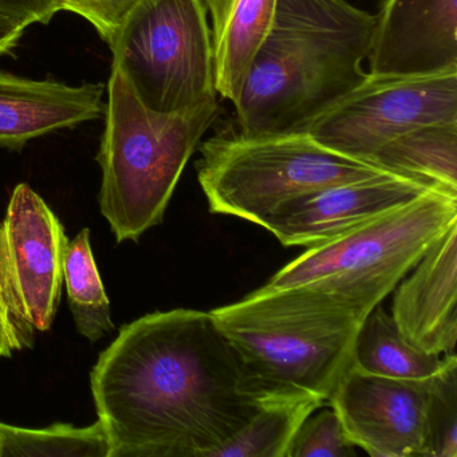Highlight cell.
<instances>
[{
	"instance_id": "4",
	"label": "cell",
	"mask_w": 457,
	"mask_h": 457,
	"mask_svg": "<svg viewBox=\"0 0 457 457\" xmlns=\"http://www.w3.org/2000/svg\"><path fill=\"white\" fill-rule=\"evenodd\" d=\"M108 98L97 154L103 170L98 205L117 243L138 242L164 220L179 180L220 106L211 98L186 111H151L116 68Z\"/></svg>"
},
{
	"instance_id": "6",
	"label": "cell",
	"mask_w": 457,
	"mask_h": 457,
	"mask_svg": "<svg viewBox=\"0 0 457 457\" xmlns=\"http://www.w3.org/2000/svg\"><path fill=\"white\" fill-rule=\"evenodd\" d=\"M456 220L457 197L432 189L338 239L307 248L262 288L312 286L373 310Z\"/></svg>"
},
{
	"instance_id": "22",
	"label": "cell",
	"mask_w": 457,
	"mask_h": 457,
	"mask_svg": "<svg viewBox=\"0 0 457 457\" xmlns=\"http://www.w3.org/2000/svg\"><path fill=\"white\" fill-rule=\"evenodd\" d=\"M334 409L312 413L296 430L286 457H350L355 456Z\"/></svg>"
},
{
	"instance_id": "8",
	"label": "cell",
	"mask_w": 457,
	"mask_h": 457,
	"mask_svg": "<svg viewBox=\"0 0 457 457\" xmlns=\"http://www.w3.org/2000/svg\"><path fill=\"white\" fill-rule=\"evenodd\" d=\"M457 122V71L429 76L370 74L315 117L306 132L345 156L369 162L382 145L425 125Z\"/></svg>"
},
{
	"instance_id": "11",
	"label": "cell",
	"mask_w": 457,
	"mask_h": 457,
	"mask_svg": "<svg viewBox=\"0 0 457 457\" xmlns=\"http://www.w3.org/2000/svg\"><path fill=\"white\" fill-rule=\"evenodd\" d=\"M429 191L419 181L382 173L301 195L277 208L262 227L286 247H318Z\"/></svg>"
},
{
	"instance_id": "21",
	"label": "cell",
	"mask_w": 457,
	"mask_h": 457,
	"mask_svg": "<svg viewBox=\"0 0 457 457\" xmlns=\"http://www.w3.org/2000/svg\"><path fill=\"white\" fill-rule=\"evenodd\" d=\"M427 440L424 457H457V358L446 354L445 365L428 379Z\"/></svg>"
},
{
	"instance_id": "23",
	"label": "cell",
	"mask_w": 457,
	"mask_h": 457,
	"mask_svg": "<svg viewBox=\"0 0 457 457\" xmlns=\"http://www.w3.org/2000/svg\"><path fill=\"white\" fill-rule=\"evenodd\" d=\"M55 12H69L87 20L109 45L116 41L130 12L143 0H52Z\"/></svg>"
},
{
	"instance_id": "27",
	"label": "cell",
	"mask_w": 457,
	"mask_h": 457,
	"mask_svg": "<svg viewBox=\"0 0 457 457\" xmlns=\"http://www.w3.org/2000/svg\"><path fill=\"white\" fill-rule=\"evenodd\" d=\"M0 457H2V436H0Z\"/></svg>"
},
{
	"instance_id": "10",
	"label": "cell",
	"mask_w": 457,
	"mask_h": 457,
	"mask_svg": "<svg viewBox=\"0 0 457 457\" xmlns=\"http://www.w3.org/2000/svg\"><path fill=\"white\" fill-rule=\"evenodd\" d=\"M429 385L350 366L328 403L350 443L373 457H424Z\"/></svg>"
},
{
	"instance_id": "15",
	"label": "cell",
	"mask_w": 457,
	"mask_h": 457,
	"mask_svg": "<svg viewBox=\"0 0 457 457\" xmlns=\"http://www.w3.org/2000/svg\"><path fill=\"white\" fill-rule=\"evenodd\" d=\"M203 2L212 20L216 92L235 106L256 52L271 28L278 0Z\"/></svg>"
},
{
	"instance_id": "17",
	"label": "cell",
	"mask_w": 457,
	"mask_h": 457,
	"mask_svg": "<svg viewBox=\"0 0 457 457\" xmlns=\"http://www.w3.org/2000/svg\"><path fill=\"white\" fill-rule=\"evenodd\" d=\"M445 361L446 354L443 357L411 346L381 304L366 315L355 337L353 365L374 376L425 381L436 376Z\"/></svg>"
},
{
	"instance_id": "14",
	"label": "cell",
	"mask_w": 457,
	"mask_h": 457,
	"mask_svg": "<svg viewBox=\"0 0 457 457\" xmlns=\"http://www.w3.org/2000/svg\"><path fill=\"white\" fill-rule=\"evenodd\" d=\"M104 92L103 84L71 87L0 71V148L22 151L34 138L97 120Z\"/></svg>"
},
{
	"instance_id": "9",
	"label": "cell",
	"mask_w": 457,
	"mask_h": 457,
	"mask_svg": "<svg viewBox=\"0 0 457 457\" xmlns=\"http://www.w3.org/2000/svg\"><path fill=\"white\" fill-rule=\"evenodd\" d=\"M68 242L46 202L28 184L15 187L0 221V286L28 349L54 322Z\"/></svg>"
},
{
	"instance_id": "19",
	"label": "cell",
	"mask_w": 457,
	"mask_h": 457,
	"mask_svg": "<svg viewBox=\"0 0 457 457\" xmlns=\"http://www.w3.org/2000/svg\"><path fill=\"white\" fill-rule=\"evenodd\" d=\"M325 403L320 397H304L267 403L211 457H286L302 422Z\"/></svg>"
},
{
	"instance_id": "16",
	"label": "cell",
	"mask_w": 457,
	"mask_h": 457,
	"mask_svg": "<svg viewBox=\"0 0 457 457\" xmlns=\"http://www.w3.org/2000/svg\"><path fill=\"white\" fill-rule=\"evenodd\" d=\"M369 162L457 197V122L409 130L382 145Z\"/></svg>"
},
{
	"instance_id": "3",
	"label": "cell",
	"mask_w": 457,
	"mask_h": 457,
	"mask_svg": "<svg viewBox=\"0 0 457 457\" xmlns=\"http://www.w3.org/2000/svg\"><path fill=\"white\" fill-rule=\"evenodd\" d=\"M370 312L301 285L259 288L211 312L272 400L320 397L328 403L353 365L355 337Z\"/></svg>"
},
{
	"instance_id": "1",
	"label": "cell",
	"mask_w": 457,
	"mask_h": 457,
	"mask_svg": "<svg viewBox=\"0 0 457 457\" xmlns=\"http://www.w3.org/2000/svg\"><path fill=\"white\" fill-rule=\"evenodd\" d=\"M108 457H211L275 403L212 312L176 309L120 328L90 371Z\"/></svg>"
},
{
	"instance_id": "13",
	"label": "cell",
	"mask_w": 457,
	"mask_h": 457,
	"mask_svg": "<svg viewBox=\"0 0 457 457\" xmlns=\"http://www.w3.org/2000/svg\"><path fill=\"white\" fill-rule=\"evenodd\" d=\"M398 283L392 317L403 338L422 352L454 353L457 341V220Z\"/></svg>"
},
{
	"instance_id": "25",
	"label": "cell",
	"mask_w": 457,
	"mask_h": 457,
	"mask_svg": "<svg viewBox=\"0 0 457 457\" xmlns=\"http://www.w3.org/2000/svg\"><path fill=\"white\" fill-rule=\"evenodd\" d=\"M23 349H28L25 339L0 286V358L12 357L15 352Z\"/></svg>"
},
{
	"instance_id": "2",
	"label": "cell",
	"mask_w": 457,
	"mask_h": 457,
	"mask_svg": "<svg viewBox=\"0 0 457 457\" xmlns=\"http://www.w3.org/2000/svg\"><path fill=\"white\" fill-rule=\"evenodd\" d=\"M374 26L347 0H278L235 105L239 132H304L368 79Z\"/></svg>"
},
{
	"instance_id": "18",
	"label": "cell",
	"mask_w": 457,
	"mask_h": 457,
	"mask_svg": "<svg viewBox=\"0 0 457 457\" xmlns=\"http://www.w3.org/2000/svg\"><path fill=\"white\" fill-rule=\"evenodd\" d=\"M63 283L79 336L97 342L114 330L111 301L93 255L89 228H82L66 245Z\"/></svg>"
},
{
	"instance_id": "20",
	"label": "cell",
	"mask_w": 457,
	"mask_h": 457,
	"mask_svg": "<svg viewBox=\"0 0 457 457\" xmlns=\"http://www.w3.org/2000/svg\"><path fill=\"white\" fill-rule=\"evenodd\" d=\"M2 457H108L109 446L101 422L77 428L50 425L41 429L0 422Z\"/></svg>"
},
{
	"instance_id": "7",
	"label": "cell",
	"mask_w": 457,
	"mask_h": 457,
	"mask_svg": "<svg viewBox=\"0 0 457 457\" xmlns=\"http://www.w3.org/2000/svg\"><path fill=\"white\" fill-rule=\"evenodd\" d=\"M111 50L113 68L151 111H186L218 96L203 0H143Z\"/></svg>"
},
{
	"instance_id": "12",
	"label": "cell",
	"mask_w": 457,
	"mask_h": 457,
	"mask_svg": "<svg viewBox=\"0 0 457 457\" xmlns=\"http://www.w3.org/2000/svg\"><path fill=\"white\" fill-rule=\"evenodd\" d=\"M366 61L384 76L457 71V0H384Z\"/></svg>"
},
{
	"instance_id": "26",
	"label": "cell",
	"mask_w": 457,
	"mask_h": 457,
	"mask_svg": "<svg viewBox=\"0 0 457 457\" xmlns=\"http://www.w3.org/2000/svg\"><path fill=\"white\" fill-rule=\"evenodd\" d=\"M0 4L20 10L36 18L37 23L47 25L57 12L52 0H0Z\"/></svg>"
},
{
	"instance_id": "5",
	"label": "cell",
	"mask_w": 457,
	"mask_h": 457,
	"mask_svg": "<svg viewBox=\"0 0 457 457\" xmlns=\"http://www.w3.org/2000/svg\"><path fill=\"white\" fill-rule=\"evenodd\" d=\"M197 179L208 207L262 226L277 208L323 187L382 175L365 160L320 145L309 132L216 133L199 145Z\"/></svg>"
},
{
	"instance_id": "24",
	"label": "cell",
	"mask_w": 457,
	"mask_h": 457,
	"mask_svg": "<svg viewBox=\"0 0 457 457\" xmlns=\"http://www.w3.org/2000/svg\"><path fill=\"white\" fill-rule=\"evenodd\" d=\"M34 23L37 21L31 15L0 4V57L9 54L22 38L26 29Z\"/></svg>"
}]
</instances>
